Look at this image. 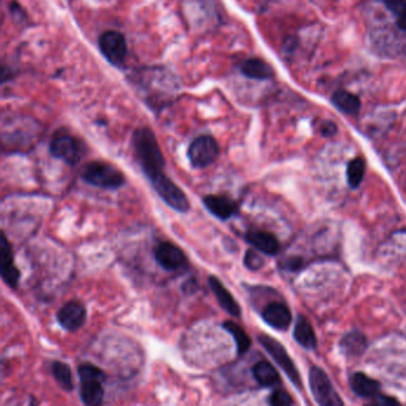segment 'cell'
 Returning a JSON list of instances; mask_svg holds the SVG:
<instances>
[{
    "instance_id": "obj_12",
    "label": "cell",
    "mask_w": 406,
    "mask_h": 406,
    "mask_svg": "<svg viewBox=\"0 0 406 406\" xmlns=\"http://www.w3.org/2000/svg\"><path fill=\"white\" fill-rule=\"evenodd\" d=\"M203 203L207 211L220 220H230L239 211L237 203L227 195H205Z\"/></svg>"
},
{
    "instance_id": "obj_6",
    "label": "cell",
    "mask_w": 406,
    "mask_h": 406,
    "mask_svg": "<svg viewBox=\"0 0 406 406\" xmlns=\"http://www.w3.org/2000/svg\"><path fill=\"white\" fill-rule=\"evenodd\" d=\"M257 340L260 345L264 347L266 352L274 359V361L280 366L286 375L289 377L290 380L294 384L296 389H301V374L296 370V366L294 365L292 359L290 356L287 350L285 349L284 345L280 342L276 341V338H271L266 333H261L257 336Z\"/></svg>"
},
{
    "instance_id": "obj_5",
    "label": "cell",
    "mask_w": 406,
    "mask_h": 406,
    "mask_svg": "<svg viewBox=\"0 0 406 406\" xmlns=\"http://www.w3.org/2000/svg\"><path fill=\"white\" fill-rule=\"evenodd\" d=\"M220 146L215 138L210 135H202L190 144L187 156L193 168L202 170L211 166L220 156Z\"/></svg>"
},
{
    "instance_id": "obj_7",
    "label": "cell",
    "mask_w": 406,
    "mask_h": 406,
    "mask_svg": "<svg viewBox=\"0 0 406 406\" xmlns=\"http://www.w3.org/2000/svg\"><path fill=\"white\" fill-rule=\"evenodd\" d=\"M49 151L54 158L74 166L82 160L84 146L77 137H74L68 133H57L50 141Z\"/></svg>"
},
{
    "instance_id": "obj_23",
    "label": "cell",
    "mask_w": 406,
    "mask_h": 406,
    "mask_svg": "<svg viewBox=\"0 0 406 406\" xmlns=\"http://www.w3.org/2000/svg\"><path fill=\"white\" fill-rule=\"evenodd\" d=\"M223 328L235 340L237 354L241 356V355H244V354L247 353L249 348H250V345H252V341H250V338L247 335V333L244 331L243 328L235 323V322L232 321L223 323Z\"/></svg>"
},
{
    "instance_id": "obj_14",
    "label": "cell",
    "mask_w": 406,
    "mask_h": 406,
    "mask_svg": "<svg viewBox=\"0 0 406 406\" xmlns=\"http://www.w3.org/2000/svg\"><path fill=\"white\" fill-rule=\"evenodd\" d=\"M207 281H209V285L211 287L212 292L215 294L216 298H217V301L218 304L220 305V308L225 311V313L232 315V317H240L241 316V306L237 304L235 298L232 296V293L227 291V287L224 286L223 283L215 276H210L207 278Z\"/></svg>"
},
{
    "instance_id": "obj_3",
    "label": "cell",
    "mask_w": 406,
    "mask_h": 406,
    "mask_svg": "<svg viewBox=\"0 0 406 406\" xmlns=\"http://www.w3.org/2000/svg\"><path fill=\"white\" fill-rule=\"evenodd\" d=\"M82 178L92 186L106 190H117L126 183L122 172L104 161L87 163L82 170Z\"/></svg>"
},
{
    "instance_id": "obj_18",
    "label": "cell",
    "mask_w": 406,
    "mask_h": 406,
    "mask_svg": "<svg viewBox=\"0 0 406 406\" xmlns=\"http://www.w3.org/2000/svg\"><path fill=\"white\" fill-rule=\"evenodd\" d=\"M293 335H294L296 341L298 342L301 347H304L305 349H316V333L313 331V325L310 324L308 318H305L304 316H298Z\"/></svg>"
},
{
    "instance_id": "obj_10",
    "label": "cell",
    "mask_w": 406,
    "mask_h": 406,
    "mask_svg": "<svg viewBox=\"0 0 406 406\" xmlns=\"http://www.w3.org/2000/svg\"><path fill=\"white\" fill-rule=\"evenodd\" d=\"M154 257L163 269L179 271L187 266V257L181 249L171 242H161L154 249Z\"/></svg>"
},
{
    "instance_id": "obj_31",
    "label": "cell",
    "mask_w": 406,
    "mask_h": 406,
    "mask_svg": "<svg viewBox=\"0 0 406 406\" xmlns=\"http://www.w3.org/2000/svg\"><path fill=\"white\" fill-rule=\"evenodd\" d=\"M198 289V283L195 279H188V280L185 281V284L183 285V291L185 293H195V290Z\"/></svg>"
},
{
    "instance_id": "obj_15",
    "label": "cell",
    "mask_w": 406,
    "mask_h": 406,
    "mask_svg": "<svg viewBox=\"0 0 406 406\" xmlns=\"http://www.w3.org/2000/svg\"><path fill=\"white\" fill-rule=\"evenodd\" d=\"M264 321L276 330H286L292 322V315L289 308L283 303H272L262 311Z\"/></svg>"
},
{
    "instance_id": "obj_24",
    "label": "cell",
    "mask_w": 406,
    "mask_h": 406,
    "mask_svg": "<svg viewBox=\"0 0 406 406\" xmlns=\"http://www.w3.org/2000/svg\"><path fill=\"white\" fill-rule=\"evenodd\" d=\"M52 372H53L54 378L62 390L67 392L74 390L73 375H72L70 367L67 363L61 361L53 362Z\"/></svg>"
},
{
    "instance_id": "obj_30",
    "label": "cell",
    "mask_w": 406,
    "mask_h": 406,
    "mask_svg": "<svg viewBox=\"0 0 406 406\" xmlns=\"http://www.w3.org/2000/svg\"><path fill=\"white\" fill-rule=\"evenodd\" d=\"M338 133V128L331 122L323 123L321 126V134L323 136H333Z\"/></svg>"
},
{
    "instance_id": "obj_1",
    "label": "cell",
    "mask_w": 406,
    "mask_h": 406,
    "mask_svg": "<svg viewBox=\"0 0 406 406\" xmlns=\"http://www.w3.org/2000/svg\"><path fill=\"white\" fill-rule=\"evenodd\" d=\"M133 146L136 160L148 179L151 180L155 175L163 173L166 167V160L163 158L156 136L149 128L143 126L135 131Z\"/></svg>"
},
{
    "instance_id": "obj_32",
    "label": "cell",
    "mask_w": 406,
    "mask_h": 406,
    "mask_svg": "<svg viewBox=\"0 0 406 406\" xmlns=\"http://www.w3.org/2000/svg\"><path fill=\"white\" fill-rule=\"evenodd\" d=\"M286 266H287V269L294 271V269H298L301 267V259H292V260H290L289 262H287Z\"/></svg>"
},
{
    "instance_id": "obj_22",
    "label": "cell",
    "mask_w": 406,
    "mask_h": 406,
    "mask_svg": "<svg viewBox=\"0 0 406 406\" xmlns=\"http://www.w3.org/2000/svg\"><path fill=\"white\" fill-rule=\"evenodd\" d=\"M342 352L348 356H359L367 349V338L359 331L347 333L340 343Z\"/></svg>"
},
{
    "instance_id": "obj_9",
    "label": "cell",
    "mask_w": 406,
    "mask_h": 406,
    "mask_svg": "<svg viewBox=\"0 0 406 406\" xmlns=\"http://www.w3.org/2000/svg\"><path fill=\"white\" fill-rule=\"evenodd\" d=\"M99 48L106 60L117 67H123L128 57L126 37L118 31H106L99 38Z\"/></svg>"
},
{
    "instance_id": "obj_25",
    "label": "cell",
    "mask_w": 406,
    "mask_h": 406,
    "mask_svg": "<svg viewBox=\"0 0 406 406\" xmlns=\"http://www.w3.org/2000/svg\"><path fill=\"white\" fill-rule=\"evenodd\" d=\"M366 173L365 160L356 158L352 160L347 166V179L352 188H358L361 185Z\"/></svg>"
},
{
    "instance_id": "obj_13",
    "label": "cell",
    "mask_w": 406,
    "mask_h": 406,
    "mask_svg": "<svg viewBox=\"0 0 406 406\" xmlns=\"http://www.w3.org/2000/svg\"><path fill=\"white\" fill-rule=\"evenodd\" d=\"M1 254H3V266H1V276L5 284L8 287L16 289L20 278H21V271L17 269L15 264V256H13V247L8 242L5 234L1 235Z\"/></svg>"
},
{
    "instance_id": "obj_26",
    "label": "cell",
    "mask_w": 406,
    "mask_h": 406,
    "mask_svg": "<svg viewBox=\"0 0 406 406\" xmlns=\"http://www.w3.org/2000/svg\"><path fill=\"white\" fill-rule=\"evenodd\" d=\"M386 8L397 17V25L406 30V0H382Z\"/></svg>"
},
{
    "instance_id": "obj_29",
    "label": "cell",
    "mask_w": 406,
    "mask_h": 406,
    "mask_svg": "<svg viewBox=\"0 0 406 406\" xmlns=\"http://www.w3.org/2000/svg\"><path fill=\"white\" fill-rule=\"evenodd\" d=\"M373 404L375 405H398L399 402L393 397H385V396H375Z\"/></svg>"
},
{
    "instance_id": "obj_4",
    "label": "cell",
    "mask_w": 406,
    "mask_h": 406,
    "mask_svg": "<svg viewBox=\"0 0 406 406\" xmlns=\"http://www.w3.org/2000/svg\"><path fill=\"white\" fill-rule=\"evenodd\" d=\"M149 181L154 187L155 192L168 206L174 209L175 211L183 212V213L190 211L191 205L185 192L173 180L170 179L165 174V172L155 175L154 178H151Z\"/></svg>"
},
{
    "instance_id": "obj_27",
    "label": "cell",
    "mask_w": 406,
    "mask_h": 406,
    "mask_svg": "<svg viewBox=\"0 0 406 406\" xmlns=\"http://www.w3.org/2000/svg\"><path fill=\"white\" fill-rule=\"evenodd\" d=\"M243 264L249 271H259L264 267V260L260 254H257L255 250L249 249L244 255Z\"/></svg>"
},
{
    "instance_id": "obj_11",
    "label": "cell",
    "mask_w": 406,
    "mask_h": 406,
    "mask_svg": "<svg viewBox=\"0 0 406 406\" xmlns=\"http://www.w3.org/2000/svg\"><path fill=\"white\" fill-rule=\"evenodd\" d=\"M86 313L85 306L77 301H70L66 303L61 309L57 313V322L62 328L68 331H77L82 325L85 324Z\"/></svg>"
},
{
    "instance_id": "obj_16",
    "label": "cell",
    "mask_w": 406,
    "mask_h": 406,
    "mask_svg": "<svg viewBox=\"0 0 406 406\" xmlns=\"http://www.w3.org/2000/svg\"><path fill=\"white\" fill-rule=\"evenodd\" d=\"M246 241L266 255H276L280 250L279 241L271 232L250 230L246 234Z\"/></svg>"
},
{
    "instance_id": "obj_28",
    "label": "cell",
    "mask_w": 406,
    "mask_h": 406,
    "mask_svg": "<svg viewBox=\"0 0 406 406\" xmlns=\"http://www.w3.org/2000/svg\"><path fill=\"white\" fill-rule=\"evenodd\" d=\"M269 403L273 406H289L293 404V399L291 398L287 392L283 390H276L271 394Z\"/></svg>"
},
{
    "instance_id": "obj_8",
    "label": "cell",
    "mask_w": 406,
    "mask_h": 406,
    "mask_svg": "<svg viewBox=\"0 0 406 406\" xmlns=\"http://www.w3.org/2000/svg\"><path fill=\"white\" fill-rule=\"evenodd\" d=\"M310 389L313 392L316 402L322 406H342L340 396L335 390L333 384L330 382L329 377L324 370L313 367L309 373Z\"/></svg>"
},
{
    "instance_id": "obj_17",
    "label": "cell",
    "mask_w": 406,
    "mask_h": 406,
    "mask_svg": "<svg viewBox=\"0 0 406 406\" xmlns=\"http://www.w3.org/2000/svg\"><path fill=\"white\" fill-rule=\"evenodd\" d=\"M349 385L354 393L362 398H374L380 391V382L360 372L350 377Z\"/></svg>"
},
{
    "instance_id": "obj_2",
    "label": "cell",
    "mask_w": 406,
    "mask_h": 406,
    "mask_svg": "<svg viewBox=\"0 0 406 406\" xmlns=\"http://www.w3.org/2000/svg\"><path fill=\"white\" fill-rule=\"evenodd\" d=\"M80 378V398L85 405H102L104 402V389L106 374L97 366L92 363H82L77 367Z\"/></svg>"
},
{
    "instance_id": "obj_20",
    "label": "cell",
    "mask_w": 406,
    "mask_h": 406,
    "mask_svg": "<svg viewBox=\"0 0 406 406\" xmlns=\"http://www.w3.org/2000/svg\"><path fill=\"white\" fill-rule=\"evenodd\" d=\"M253 375L256 382L264 387L276 385L280 382V375L278 373V370L269 361H260L255 363L253 367Z\"/></svg>"
},
{
    "instance_id": "obj_21",
    "label": "cell",
    "mask_w": 406,
    "mask_h": 406,
    "mask_svg": "<svg viewBox=\"0 0 406 406\" xmlns=\"http://www.w3.org/2000/svg\"><path fill=\"white\" fill-rule=\"evenodd\" d=\"M333 105L347 114L356 116L361 109V102L355 94L347 91H338L333 96Z\"/></svg>"
},
{
    "instance_id": "obj_19",
    "label": "cell",
    "mask_w": 406,
    "mask_h": 406,
    "mask_svg": "<svg viewBox=\"0 0 406 406\" xmlns=\"http://www.w3.org/2000/svg\"><path fill=\"white\" fill-rule=\"evenodd\" d=\"M241 72L249 79H256V80H267L273 77V69L271 66L264 62L261 59H248L242 62L241 65Z\"/></svg>"
}]
</instances>
